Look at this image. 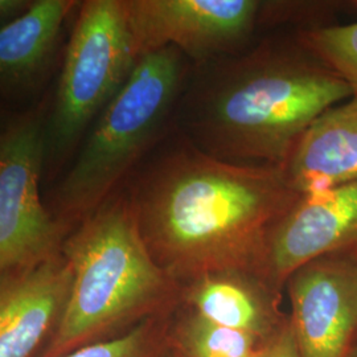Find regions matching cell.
Here are the masks:
<instances>
[{"label":"cell","mask_w":357,"mask_h":357,"mask_svg":"<svg viewBox=\"0 0 357 357\" xmlns=\"http://www.w3.org/2000/svg\"><path fill=\"white\" fill-rule=\"evenodd\" d=\"M138 61L123 0L81 1L48 110L47 172L57 171L77 153Z\"/></svg>","instance_id":"5"},{"label":"cell","mask_w":357,"mask_h":357,"mask_svg":"<svg viewBox=\"0 0 357 357\" xmlns=\"http://www.w3.org/2000/svg\"><path fill=\"white\" fill-rule=\"evenodd\" d=\"M169 314L146 320L121 336L79 348L65 357H159L168 344Z\"/></svg>","instance_id":"16"},{"label":"cell","mask_w":357,"mask_h":357,"mask_svg":"<svg viewBox=\"0 0 357 357\" xmlns=\"http://www.w3.org/2000/svg\"><path fill=\"white\" fill-rule=\"evenodd\" d=\"M167 339L168 347L181 357H257L266 342L205 319L184 307L175 319H169Z\"/></svg>","instance_id":"14"},{"label":"cell","mask_w":357,"mask_h":357,"mask_svg":"<svg viewBox=\"0 0 357 357\" xmlns=\"http://www.w3.org/2000/svg\"><path fill=\"white\" fill-rule=\"evenodd\" d=\"M78 6L75 0H36L0 28V94L19 93L43 77Z\"/></svg>","instance_id":"13"},{"label":"cell","mask_w":357,"mask_h":357,"mask_svg":"<svg viewBox=\"0 0 357 357\" xmlns=\"http://www.w3.org/2000/svg\"><path fill=\"white\" fill-rule=\"evenodd\" d=\"M159 357H181L178 355V352H175L172 348H169L168 344H167V348L160 354V356Z\"/></svg>","instance_id":"20"},{"label":"cell","mask_w":357,"mask_h":357,"mask_svg":"<svg viewBox=\"0 0 357 357\" xmlns=\"http://www.w3.org/2000/svg\"><path fill=\"white\" fill-rule=\"evenodd\" d=\"M347 357H357V337L356 340H355V343L352 345V348H351V351H349V354H348V356Z\"/></svg>","instance_id":"21"},{"label":"cell","mask_w":357,"mask_h":357,"mask_svg":"<svg viewBox=\"0 0 357 357\" xmlns=\"http://www.w3.org/2000/svg\"><path fill=\"white\" fill-rule=\"evenodd\" d=\"M176 48L143 56L128 82L97 118L73 163L45 196L52 215L70 233L116 192L160 143L190 76Z\"/></svg>","instance_id":"4"},{"label":"cell","mask_w":357,"mask_h":357,"mask_svg":"<svg viewBox=\"0 0 357 357\" xmlns=\"http://www.w3.org/2000/svg\"><path fill=\"white\" fill-rule=\"evenodd\" d=\"M211 65L187 96L185 135L215 158L281 167L308 126L354 90L299 38H265Z\"/></svg>","instance_id":"2"},{"label":"cell","mask_w":357,"mask_h":357,"mask_svg":"<svg viewBox=\"0 0 357 357\" xmlns=\"http://www.w3.org/2000/svg\"><path fill=\"white\" fill-rule=\"evenodd\" d=\"M32 1L28 0H0V22L13 20L24 13Z\"/></svg>","instance_id":"18"},{"label":"cell","mask_w":357,"mask_h":357,"mask_svg":"<svg viewBox=\"0 0 357 357\" xmlns=\"http://www.w3.org/2000/svg\"><path fill=\"white\" fill-rule=\"evenodd\" d=\"M156 147L125 185L153 261L178 283L230 268L261 275L268 230L301 197L281 167L227 162L185 135Z\"/></svg>","instance_id":"1"},{"label":"cell","mask_w":357,"mask_h":357,"mask_svg":"<svg viewBox=\"0 0 357 357\" xmlns=\"http://www.w3.org/2000/svg\"><path fill=\"white\" fill-rule=\"evenodd\" d=\"M72 287L63 253L0 277V357H38L61 319Z\"/></svg>","instance_id":"10"},{"label":"cell","mask_w":357,"mask_h":357,"mask_svg":"<svg viewBox=\"0 0 357 357\" xmlns=\"http://www.w3.org/2000/svg\"><path fill=\"white\" fill-rule=\"evenodd\" d=\"M138 59L176 48L206 64L243 51L259 26L258 0H123Z\"/></svg>","instance_id":"7"},{"label":"cell","mask_w":357,"mask_h":357,"mask_svg":"<svg viewBox=\"0 0 357 357\" xmlns=\"http://www.w3.org/2000/svg\"><path fill=\"white\" fill-rule=\"evenodd\" d=\"M50 102L11 115L0 134V277L61 255L70 231L41 199Z\"/></svg>","instance_id":"6"},{"label":"cell","mask_w":357,"mask_h":357,"mask_svg":"<svg viewBox=\"0 0 357 357\" xmlns=\"http://www.w3.org/2000/svg\"><path fill=\"white\" fill-rule=\"evenodd\" d=\"M278 294L258 273L217 270L178 283V306L231 330L268 340L286 319Z\"/></svg>","instance_id":"11"},{"label":"cell","mask_w":357,"mask_h":357,"mask_svg":"<svg viewBox=\"0 0 357 357\" xmlns=\"http://www.w3.org/2000/svg\"><path fill=\"white\" fill-rule=\"evenodd\" d=\"M352 255H354V258H355V261H356V264H357V250H355V252H354V253H352Z\"/></svg>","instance_id":"22"},{"label":"cell","mask_w":357,"mask_h":357,"mask_svg":"<svg viewBox=\"0 0 357 357\" xmlns=\"http://www.w3.org/2000/svg\"><path fill=\"white\" fill-rule=\"evenodd\" d=\"M257 357H301L289 317L265 342Z\"/></svg>","instance_id":"17"},{"label":"cell","mask_w":357,"mask_h":357,"mask_svg":"<svg viewBox=\"0 0 357 357\" xmlns=\"http://www.w3.org/2000/svg\"><path fill=\"white\" fill-rule=\"evenodd\" d=\"M10 118H11V114L6 110L3 103L0 102V134H1V131L4 130V128L7 126Z\"/></svg>","instance_id":"19"},{"label":"cell","mask_w":357,"mask_h":357,"mask_svg":"<svg viewBox=\"0 0 357 357\" xmlns=\"http://www.w3.org/2000/svg\"><path fill=\"white\" fill-rule=\"evenodd\" d=\"M289 320L301 357H347L357 337V264L352 253L327 255L286 281Z\"/></svg>","instance_id":"8"},{"label":"cell","mask_w":357,"mask_h":357,"mask_svg":"<svg viewBox=\"0 0 357 357\" xmlns=\"http://www.w3.org/2000/svg\"><path fill=\"white\" fill-rule=\"evenodd\" d=\"M72 270L64 312L38 357H65L130 331L176 306L178 283L142 240L126 190L113 195L65 240Z\"/></svg>","instance_id":"3"},{"label":"cell","mask_w":357,"mask_h":357,"mask_svg":"<svg viewBox=\"0 0 357 357\" xmlns=\"http://www.w3.org/2000/svg\"><path fill=\"white\" fill-rule=\"evenodd\" d=\"M298 36L357 93V22L343 26H310Z\"/></svg>","instance_id":"15"},{"label":"cell","mask_w":357,"mask_h":357,"mask_svg":"<svg viewBox=\"0 0 357 357\" xmlns=\"http://www.w3.org/2000/svg\"><path fill=\"white\" fill-rule=\"evenodd\" d=\"M281 169L299 196L357 183V93L308 126Z\"/></svg>","instance_id":"12"},{"label":"cell","mask_w":357,"mask_h":357,"mask_svg":"<svg viewBox=\"0 0 357 357\" xmlns=\"http://www.w3.org/2000/svg\"><path fill=\"white\" fill-rule=\"evenodd\" d=\"M357 250V183L301 196L270 228L261 275L281 291L296 268Z\"/></svg>","instance_id":"9"}]
</instances>
